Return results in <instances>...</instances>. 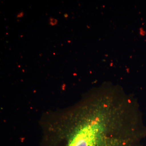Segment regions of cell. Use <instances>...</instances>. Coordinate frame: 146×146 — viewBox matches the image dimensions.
Here are the masks:
<instances>
[{"mask_svg": "<svg viewBox=\"0 0 146 146\" xmlns=\"http://www.w3.org/2000/svg\"><path fill=\"white\" fill-rule=\"evenodd\" d=\"M80 114L72 133L47 146H142L138 119L127 101L112 90H99Z\"/></svg>", "mask_w": 146, "mask_h": 146, "instance_id": "1", "label": "cell"}, {"mask_svg": "<svg viewBox=\"0 0 146 146\" xmlns=\"http://www.w3.org/2000/svg\"><path fill=\"white\" fill-rule=\"evenodd\" d=\"M50 24L51 26H54L57 23V20L56 19L50 18Z\"/></svg>", "mask_w": 146, "mask_h": 146, "instance_id": "2", "label": "cell"}, {"mask_svg": "<svg viewBox=\"0 0 146 146\" xmlns=\"http://www.w3.org/2000/svg\"><path fill=\"white\" fill-rule=\"evenodd\" d=\"M24 16V12H21L17 15V17L18 18H22Z\"/></svg>", "mask_w": 146, "mask_h": 146, "instance_id": "3", "label": "cell"}, {"mask_svg": "<svg viewBox=\"0 0 146 146\" xmlns=\"http://www.w3.org/2000/svg\"><path fill=\"white\" fill-rule=\"evenodd\" d=\"M64 17H65V18H67V17H68V15L67 14H65V15H64Z\"/></svg>", "mask_w": 146, "mask_h": 146, "instance_id": "4", "label": "cell"}, {"mask_svg": "<svg viewBox=\"0 0 146 146\" xmlns=\"http://www.w3.org/2000/svg\"><path fill=\"white\" fill-rule=\"evenodd\" d=\"M143 146H146V145H143Z\"/></svg>", "mask_w": 146, "mask_h": 146, "instance_id": "5", "label": "cell"}]
</instances>
